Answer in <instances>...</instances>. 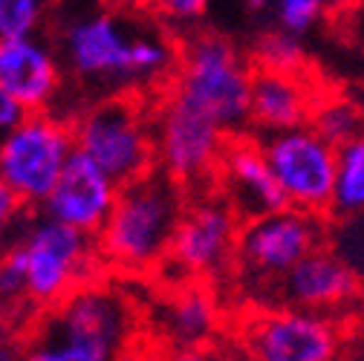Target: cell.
<instances>
[{"label": "cell", "instance_id": "obj_26", "mask_svg": "<svg viewBox=\"0 0 364 361\" xmlns=\"http://www.w3.org/2000/svg\"><path fill=\"white\" fill-rule=\"evenodd\" d=\"M26 208L29 205L21 200V194L6 183V179H0V229L15 232L26 220Z\"/></svg>", "mask_w": 364, "mask_h": 361}, {"label": "cell", "instance_id": "obj_14", "mask_svg": "<svg viewBox=\"0 0 364 361\" xmlns=\"http://www.w3.org/2000/svg\"><path fill=\"white\" fill-rule=\"evenodd\" d=\"M119 191L122 185L113 176H107L96 162H90L84 153L75 151L58 179V185L43 200L38 211H43L58 222L73 225V229L84 235L99 237L107 217L116 208Z\"/></svg>", "mask_w": 364, "mask_h": 361}, {"label": "cell", "instance_id": "obj_28", "mask_svg": "<svg viewBox=\"0 0 364 361\" xmlns=\"http://www.w3.org/2000/svg\"><path fill=\"white\" fill-rule=\"evenodd\" d=\"M162 361H232L214 347H173Z\"/></svg>", "mask_w": 364, "mask_h": 361}, {"label": "cell", "instance_id": "obj_7", "mask_svg": "<svg viewBox=\"0 0 364 361\" xmlns=\"http://www.w3.org/2000/svg\"><path fill=\"white\" fill-rule=\"evenodd\" d=\"M327 225L318 214L301 208H281L263 217H252L240 225L235 272L240 286L252 292L255 303L275 306V289L281 278L309 252L324 246Z\"/></svg>", "mask_w": 364, "mask_h": 361}, {"label": "cell", "instance_id": "obj_9", "mask_svg": "<svg viewBox=\"0 0 364 361\" xmlns=\"http://www.w3.org/2000/svg\"><path fill=\"white\" fill-rule=\"evenodd\" d=\"M73 153L75 136L70 119L53 110L26 113L0 139V179H6L29 208H41Z\"/></svg>", "mask_w": 364, "mask_h": 361}, {"label": "cell", "instance_id": "obj_4", "mask_svg": "<svg viewBox=\"0 0 364 361\" xmlns=\"http://www.w3.org/2000/svg\"><path fill=\"white\" fill-rule=\"evenodd\" d=\"M186 208V188L159 168L122 185L116 208L96 237L102 263L127 278L156 272L168 260Z\"/></svg>", "mask_w": 364, "mask_h": 361}, {"label": "cell", "instance_id": "obj_29", "mask_svg": "<svg viewBox=\"0 0 364 361\" xmlns=\"http://www.w3.org/2000/svg\"><path fill=\"white\" fill-rule=\"evenodd\" d=\"M0 361H23V333L0 335Z\"/></svg>", "mask_w": 364, "mask_h": 361}, {"label": "cell", "instance_id": "obj_1", "mask_svg": "<svg viewBox=\"0 0 364 361\" xmlns=\"http://www.w3.org/2000/svg\"><path fill=\"white\" fill-rule=\"evenodd\" d=\"M55 47L64 70L105 96L133 93L173 78L179 47L159 32L133 26L110 9H78L58 23Z\"/></svg>", "mask_w": 364, "mask_h": 361}, {"label": "cell", "instance_id": "obj_17", "mask_svg": "<svg viewBox=\"0 0 364 361\" xmlns=\"http://www.w3.org/2000/svg\"><path fill=\"white\" fill-rule=\"evenodd\" d=\"M315 102L318 96L312 93L306 78H301V72L255 67L249 124L260 130L263 136L298 127V124H309Z\"/></svg>", "mask_w": 364, "mask_h": 361}, {"label": "cell", "instance_id": "obj_16", "mask_svg": "<svg viewBox=\"0 0 364 361\" xmlns=\"http://www.w3.org/2000/svg\"><path fill=\"white\" fill-rule=\"evenodd\" d=\"M361 292V278L333 246H318L295 263L275 289V306L336 312L350 306Z\"/></svg>", "mask_w": 364, "mask_h": 361}, {"label": "cell", "instance_id": "obj_25", "mask_svg": "<svg viewBox=\"0 0 364 361\" xmlns=\"http://www.w3.org/2000/svg\"><path fill=\"white\" fill-rule=\"evenodd\" d=\"M145 4L171 26H194L197 21H203L208 0H145Z\"/></svg>", "mask_w": 364, "mask_h": 361}, {"label": "cell", "instance_id": "obj_10", "mask_svg": "<svg viewBox=\"0 0 364 361\" xmlns=\"http://www.w3.org/2000/svg\"><path fill=\"white\" fill-rule=\"evenodd\" d=\"M240 347L246 361H341L344 330L330 312L260 306L240 330Z\"/></svg>", "mask_w": 364, "mask_h": 361}, {"label": "cell", "instance_id": "obj_3", "mask_svg": "<svg viewBox=\"0 0 364 361\" xmlns=\"http://www.w3.org/2000/svg\"><path fill=\"white\" fill-rule=\"evenodd\" d=\"M23 361H124L136 335V306L102 281H87L23 330Z\"/></svg>", "mask_w": 364, "mask_h": 361}, {"label": "cell", "instance_id": "obj_32", "mask_svg": "<svg viewBox=\"0 0 364 361\" xmlns=\"http://www.w3.org/2000/svg\"><path fill=\"white\" fill-rule=\"evenodd\" d=\"M249 4V9H255V12H260V9H266V6H272V0H246Z\"/></svg>", "mask_w": 364, "mask_h": 361}, {"label": "cell", "instance_id": "obj_20", "mask_svg": "<svg viewBox=\"0 0 364 361\" xmlns=\"http://www.w3.org/2000/svg\"><path fill=\"white\" fill-rule=\"evenodd\" d=\"M309 124L321 133L327 142L341 148L344 142H350V139L358 136V133H364V110L350 96H327V99L315 102Z\"/></svg>", "mask_w": 364, "mask_h": 361}, {"label": "cell", "instance_id": "obj_24", "mask_svg": "<svg viewBox=\"0 0 364 361\" xmlns=\"http://www.w3.org/2000/svg\"><path fill=\"white\" fill-rule=\"evenodd\" d=\"M272 9L281 29L304 38L330 12V0H272Z\"/></svg>", "mask_w": 364, "mask_h": 361}, {"label": "cell", "instance_id": "obj_30", "mask_svg": "<svg viewBox=\"0 0 364 361\" xmlns=\"http://www.w3.org/2000/svg\"><path fill=\"white\" fill-rule=\"evenodd\" d=\"M21 330H26V321L21 318V312L0 298V335L4 333H21Z\"/></svg>", "mask_w": 364, "mask_h": 361}, {"label": "cell", "instance_id": "obj_2", "mask_svg": "<svg viewBox=\"0 0 364 361\" xmlns=\"http://www.w3.org/2000/svg\"><path fill=\"white\" fill-rule=\"evenodd\" d=\"M99 263L102 257L93 235H84L43 211L26 214L0 260V298L15 306L21 318L26 309L35 318L61 303L81 284L93 281Z\"/></svg>", "mask_w": 364, "mask_h": 361}, {"label": "cell", "instance_id": "obj_27", "mask_svg": "<svg viewBox=\"0 0 364 361\" xmlns=\"http://www.w3.org/2000/svg\"><path fill=\"white\" fill-rule=\"evenodd\" d=\"M23 116H26V107L9 93L4 84H0V139H4Z\"/></svg>", "mask_w": 364, "mask_h": 361}, {"label": "cell", "instance_id": "obj_21", "mask_svg": "<svg viewBox=\"0 0 364 361\" xmlns=\"http://www.w3.org/2000/svg\"><path fill=\"white\" fill-rule=\"evenodd\" d=\"M255 64L260 70H281V72H304L306 50L304 38L287 29H269L255 43Z\"/></svg>", "mask_w": 364, "mask_h": 361}, {"label": "cell", "instance_id": "obj_5", "mask_svg": "<svg viewBox=\"0 0 364 361\" xmlns=\"http://www.w3.org/2000/svg\"><path fill=\"white\" fill-rule=\"evenodd\" d=\"M255 67L246 53L220 32H194L179 47V64L171 90L208 113L225 133L249 124Z\"/></svg>", "mask_w": 364, "mask_h": 361}, {"label": "cell", "instance_id": "obj_22", "mask_svg": "<svg viewBox=\"0 0 364 361\" xmlns=\"http://www.w3.org/2000/svg\"><path fill=\"white\" fill-rule=\"evenodd\" d=\"M50 12L53 0H0V38L41 35Z\"/></svg>", "mask_w": 364, "mask_h": 361}, {"label": "cell", "instance_id": "obj_31", "mask_svg": "<svg viewBox=\"0 0 364 361\" xmlns=\"http://www.w3.org/2000/svg\"><path fill=\"white\" fill-rule=\"evenodd\" d=\"M9 243H12V232H6V229H0V260H4V254H6Z\"/></svg>", "mask_w": 364, "mask_h": 361}, {"label": "cell", "instance_id": "obj_8", "mask_svg": "<svg viewBox=\"0 0 364 361\" xmlns=\"http://www.w3.org/2000/svg\"><path fill=\"white\" fill-rule=\"evenodd\" d=\"M154 139L156 168L188 191L217 183L232 133H225L208 113L168 90L154 110Z\"/></svg>", "mask_w": 364, "mask_h": 361}, {"label": "cell", "instance_id": "obj_12", "mask_svg": "<svg viewBox=\"0 0 364 361\" xmlns=\"http://www.w3.org/2000/svg\"><path fill=\"white\" fill-rule=\"evenodd\" d=\"M269 165L292 208L327 217L336 188L338 148L327 142L312 124L269 133L260 139Z\"/></svg>", "mask_w": 364, "mask_h": 361}, {"label": "cell", "instance_id": "obj_33", "mask_svg": "<svg viewBox=\"0 0 364 361\" xmlns=\"http://www.w3.org/2000/svg\"><path fill=\"white\" fill-rule=\"evenodd\" d=\"M353 4H355V0H330V9H338V12H341V9L353 6Z\"/></svg>", "mask_w": 364, "mask_h": 361}, {"label": "cell", "instance_id": "obj_19", "mask_svg": "<svg viewBox=\"0 0 364 361\" xmlns=\"http://www.w3.org/2000/svg\"><path fill=\"white\" fill-rule=\"evenodd\" d=\"M364 214V133L338 148L336 165V188L330 217H353Z\"/></svg>", "mask_w": 364, "mask_h": 361}, {"label": "cell", "instance_id": "obj_15", "mask_svg": "<svg viewBox=\"0 0 364 361\" xmlns=\"http://www.w3.org/2000/svg\"><path fill=\"white\" fill-rule=\"evenodd\" d=\"M217 185L225 203L240 214V220L289 208L287 194L269 165V156L260 139H252V136L229 139L217 171Z\"/></svg>", "mask_w": 364, "mask_h": 361}, {"label": "cell", "instance_id": "obj_13", "mask_svg": "<svg viewBox=\"0 0 364 361\" xmlns=\"http://www.w3.org/2000/svg\"><path fill=\"white\" fill-rule=\"evenodd\" d=\"M64 61L43 35L0 38V84L26 107V113L53 110L64 90Z\"/></svg>", "mask_w": 364, "mask_h": 361}, {"label": "cell", "instance_id": "obj_23", "mask_svg": "<svg viewBox=\"0 0 364 361\" xmlns=\"http://www.w3.org/2000/svg\"><path fill=\"white\" fill-rule=\"evenodd\" d=\"M327 237H330V246L344 257V263L364 284V214L338 217Z\"/></svg>", "mask_w": 364, "mask_h": 361}, {"label": "cell", "instance_id": "obj_11", "mask_svg": "<svg viewBox=\"0 0 364 361\" xmlns=\"http://www.w3.org/2000/svg\"><path fill=\"white\" fill-rule=\"evenodd\" d=\"M240 214L225 197L203 194L188 203L159 269H173L179 281H217L235 272Z\"/></svg>", "mask_w": 364, "mask_h": 361}, {"label": "cell", "instance_id": "obj_6", "mask_svg": "<svg viewBox=\"0 0 364 361\" xmlns=\"http://www.w3.org/2000/svg\"><path fill=\"white\" fill-rule=\"evenodd\" d=\"M75 151L96 162L119 185L156 171L154 113L130 96H105L73 116Z\"/></svg>", "mask_w": 364, "mask_h": 361}, {"label": "cell", "instance_id": "obj_18", "mask_svg": "<svg viewBox=\"0 0 364 361\" xmlns=\"http://www.w3.org/2000/svg\"><path fill=\"white\" fill-rule=\"evenodd\" d=\"M220 324V298L203 281L179 286L159 309V330L171 347H205L214 341Z\"/></svg>", "mask_w": 364, "mask_h": 361}]
</instances>
